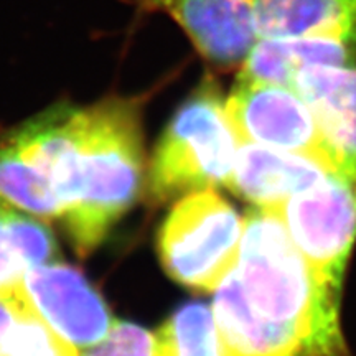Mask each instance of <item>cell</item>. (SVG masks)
<instances>
[{
  "label": "cell",
  "mask_w": 356,
  "mask_h": 356,
  "mask_svg": "<svg viewBox=\"0 0 356 356\" xmlns=\"http://www.w3.org/2000/svg\"><path fill=\"white\" fill-rule=\"evenodd\" d=\"M184 30L204 60L216 66L246 61L257 43L254 0H139Z\"/></svg>",
  "instance_id": "8"
},
{
  "label": "cell",
  "mask_w": 356,
  "mask_h": 356,
  "mask_svg": "<svg viewBox=\"0 0 356 356\" xmlns=\"http://www.w3.org/2000/svg\"><path fill=\"white\" fill-rule=\"evenodd\" d=\"M142 97L108 96L89 106L55 104L13 129L48 177L61 222L88 256L140 197L145 184Z\"/></svg>",
  "instance_id": "1"
},
{
  "label": "cell",
  "mask_w": 356,
  "mask_h": 356,
  "mask_svg": "<svg viewBox=\"0 0 356 356\" xmlns=\"http://www.w3.org/2000/svg\"><path fill=\"white\" fill-rule=\"evenodd\" d=\"M0 197L40 220L61 218L60 202L50 180L7 134L0 139Z\"/></svg>",
  "instance_id": "14"
},
{
  "label": "cell",
  "mask_w": 356,
  "mask_h": 356,
  "mask_svg": "<svg viewBox=\"0 0 356 356\" xmlns=\"http://www.w3.org/2000/svg\"><path fill=\"white\" fill-rule=\"evenodd\" d=\"M291 86L314 114L338 172L356 180V65L309 66Z\"/></svg>",
  "instance_id": "9"
},
{
  "label": "cell",
  "mask_w": 356,
  "mask_h": 356,
  "mask_svg": "<svg viewBox=\"0 0 356 356\" xmlns=\"http://www.w3.org/2000/svg\"><path fill=\"white\" fill-rule=\"evenodd\" d=\"M25 312V302L20 299L19 291L13 296L0 293V350L7 343V340L19 325L22 315Z\"/></svg>",
  "instance_id": "19"
},
{
  "label": "cell",
  "mask_w": 356,
  "mask_h": 356,
  "mask_svg": "<svg viewBox=\"0 0 356 356\" xmlns=\"http://www.w3.org/2000/svg\"><path fill=\"white\" fill-rule=\"evenodd\" d=\"M226 113L239 142L332 160L314 114L292 86L239 76Z\"/></svg>",
  "instance_id": "6"
},
{
  "label": "cell",
  "mask_w": 356,
  "mask_h": 356,
  "mask_svg": "<svg viewBox=\"0 0 356 356\" xmlns=\"http://www.w3.org/2000/svg\"><path fill=\"white\" fill-rule=\"evenodd\" d=\"M274 210L312 269L340 289L356 236V180L338 170Z\"/></svg>",
  "instance_id": "5"
},
{
  "label": "cell",
  "mask_w": 356,
  "mask_h": 356,
  "mask_svg": "<svg viewBox=\"0 0 356 356\" xmlns=\"http://www.w3.org/2000/svg\"><path fill=\"white\" fill-rule=\"evenodd\" d=\"M211 310L238 356H320L299 333L262 318L251 309L234 269L216 287Z\"/></svg>",
  "instance_id": "11"
},
{
  "label": "cell",
  "mask_w": 356,
  "mask_h": 356,
  "mask_svg": "<svg viewBox=\"0 0 356 356\" xmlns=\"http://www.w3.org/2000/svg\"><path fill=\"white\" fill-rule=\"evenodd\" d=\"M19 296L53 332L76 350L99 343L114 323L99 292L83 273L63 262L26 270Z\"/></svg>",
  "instance_id": "7"
},
{
  "label": "cell",
  "mask_w": 356,
  "mask_h": 356,
  "mask_svg": "<svg viewBox=\"0 0 356 356\" xmlns=\"http://www.w3.org/2000/svg\"><path fill=\"white\" fill-rule=\"evenodd\" d=\"M234 273L257 315L297 332L320 356H350L338 323L341 291L312 269L274 208L244 218Z\"/></svg>",
  "instance_id": "2"
},
{
  "label": "cell",
  "mask_w": 356,
  "mask_h": 356,
  "mask_svg": "<svg viewBox=\"0 0 356 356\" xmlns=\"http://www.w3.org/2000/svg\"><path fill=\"white\" fill-rule=\"evenodd\" d=\"M323 65H356V37L259 38L241 65L239 76L291 86L297 71Z\"/></svg>",
  "instance_id": "12"
},
{
  "label": "cell",
  "mask_w": 356,
  "mask_h": 356,
  "mask_svg": "<svg viewBox=\"0 0 356 356\" xmlns=\"http://www.w3.org/2000/svg\"><path fill=\"white\" fill-rule=\"evenodd\" d=\"M155 335L159 356H238L222 337L213 310L200 302L180 307Z\"/></svg>",
  "instance_id": "15"
},
{
  "label": "cell",
  "mask_w": 356,
  "mask_h": 356,
  "mask_svg": "<svg viewBox=\"0 0 356 356\" xmlns=\"http://www.w3.org/2000/svg\"><path fill=\"white\" fill-rule=\"evenodd\" d=\"M0 356H78V350L53 332L25 304L24 315L0 350Z\"/></svg>",
  "instance_id": "16"
},
{
  "label": "cell",
  "mask_w": 356,
  "mask_h": 356,
  "mask_svg": "<svg viewBox=\"0 0 356 356\" xmlns=\"http://www.w3.org/2000/svg\"><path fill=\"white\" fill-rule=\"evenodd\" d=\"M333 170L338 168L327 157L239 142L233 173L226 186L256 203V207L274 208L312 188Z\"/></svg>",
  "instance_id": "10"
},
{
  "label": "cell",
  "mask_w": 356,
  "mask_h": 356,
  "mask_svg": "<svg viewBox=\"0 0 356 356\" xmlns=\"http://www.w3.org/2000/svg\"><path fill=\"white\" fill-rule=\"evenodd\" d=\"M78 356H159L157 335L140 325L114 320L104 340L78 350Z\"/></svg>",
  "instance_id": "17"
},
{
  "label": "cell",
  "mask_w": 356,
  "mask_h": 356,
  "mask_svg": "<svg viewBox=\"0 0 356 356\" xmlns=\"http://www.w3.org/2000/svg\"><path fill=\"white\" fill-rule=\"evenodd\" d=\"M239 139L215 78L203 81L175 111L145 173L147 198L155 204L193 191L228 185Z\"/></svg>",
  "instance_id": "3"
},
{
  "label": "cell",
  "mask_w": 356,
  "mask_h": 356,
  "mask_svg": "<svg viewBox=\"0 0 356 356\" xmlns=\"http://www.w3.org/2000/svg\"><path fill=\"white\" fill-rule=\"evenodd\" d=\"M259 38L356 37V0H254Z\"/></svg>",
  "instance_id": "13"
},
{
  "label": "cell",
  "mask_w": 356,
  "mask_h": 356,
  "mask_svg": "<svg viewBox=\"0 0 356 356\" xmlns=\"http://www.w3.org/2000/svg\"><path fill=\"white\" fill-rule=\"evenodd\" d=\"M244 221L213 188L173 204L159 231L163 269L181 286L216 291L238 262Z\"/></svg>",
  "instance_id": "4"
},
{
  "label": "cell",
  "mask_w": 356,
  "mask_h": 356,
  "mask_svg": "<svg viewBox=\"0 0 356 356\" xmlns=\"http://www.w3.org/2000/svg\"><path fill=\"white\" fill-rule=\"evenodd\" d=\"M8 207L10 203L0 197V293L2 296L17 293L26 273L8 225Z\"/></svg>",
  "instance_id": "18"
}]
</instances>
